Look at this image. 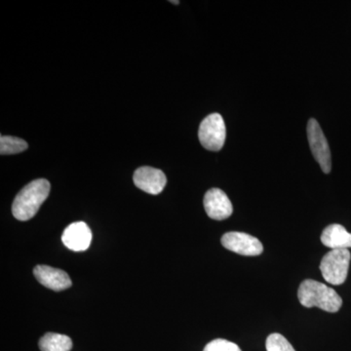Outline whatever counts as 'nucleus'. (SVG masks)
<instances>
[{"label":"nucleus","mask_w":351,"mask_h":351,"mask_svg":"<svg viewBox=\"0 0 351 351\" xmlns=\"http://www.w3.org/2000/svg\"><path fill=\"white\" fill-rule=\"evenodd\" d=\"M50 193V182L45 179L34 180L27 184L15 197L13 216L19 221H29L38 213L39 208Z\"/></svg>","instance_id":"nucleus-1"},{"label":"nucleus","mask_w":351,"mask_h":351,"mask_svg":"<svg viewBox=\"0 0 351 351\" xmlns=\"http://www.w3.org/2000/svg\"><path fill=\"white\" fill-rule=\"evenodd\" d=\"M298 298L302 306L319 307L327 313H338L343 306V300L334 289L313 279H307L300 285Z\"/></svg>","instance_id":"nucleus-2"},{"label":"nucleus","mask_w":351,"mask_h":351,"mask_svg":"<svg viewBox=\"0 0 351 351\" xmlns=\"http://www.w3.org/2000/svg\"><path fill=\"white\" fill-rule=\"evenodd\" d=\"M41 351H69L73 348V341L66 335L47 332L39 341Z\"/></svg>","instance_id":"nucleus-12"},{"label":"nucleus","mask_w":351,"mask_h":351,"mask_svg":"<svg viewBox=\"0 0 351 351\" xmlns=\"http://www.w3.org/2000/svg\"><path fill=\"white\" fill-rule=\"evenodd\" d=\"M321 242L332 250H348L351 248V233L345 226L332 223L323 230Z\"/></svg>","instance_id":"nucleus-11"},{"label":"nucleus","mask_w":351,"mask_h":351,"mask_svg":"<svg viewBox=\"0 0 351 351\" xmlns=\"http://www.w3.org/2000/svg\"><path fill=\"white\" fill-rule=\"evenodd\" d=\"M29 145L23 138L11 137V136H1L0 138V154L2 156L20 154L25 151Z\"/></svg>","instance_id":"nucleus-13"},{"label":"nucleus","mask_w":351,"mask_h":351,"mask_svg":"<svg viewBox=\"0 0 351 351\" xmlns=\"http://www.w3.org/2000/svg\"><path fill=\"white\" fill-rule=\"evenodd\" d=\"M225 121L219 113H212L203 119L198 130L201 145L211 152L221 151L226 142Z\"/></svg>","instance_id":"nucleus-4"},{"label":"nucleus","mask_w":351,"mask_h":351,"mask_svg":"<svg viewBox=\"0 0 351 351\" xmlns=\"http://www.w3.org/2000/svg\"><path fill=\"white\" fill-rule=\"evenodd\" d=\"M133 180L137 188L154 195L162 193L167 184V179L162 171L149 166H144L136 170Z\"/></svg>","instance_id":"nucleus-7"},{"label":"nucleus","mask_w":351,"mask_h":351,"mask_svg":"<svg viewBox=\"0 0 351 351\" xmlns=\"http://www.w3.org/2000/svg\"><path fill=\"white\" fill-rule=\"evenodd\" d=\"M62 241L69 250L75 252L87 250L92 241L91 230L84 221H75L64 230Z\"/></svg>","instance_id":"nucleus-9"},{"label":"nucleus","mask_w":351,"mask_h":351,"mask_svg":"<svg viewBox=\"0 0 351 351\" xmlns=\"http://www.w3.org/2000/svg\"><path fill=\"white\" fill-rule=\"evenodd\" d=\"M203 351H241V350L237 343L223 339H217L210 341Z\"/></svg>","instance_id":"nucleus-15"},{"label":"nucleus","mask_w":351,"mask_h":351,"mask_svg":"<svg viewBox=\"0 0 351 351\" xmlns=\"http://www.w3.org/2000/svg\"><path fill=\"white\" fill-rule=\"evenodd\" d=\"M265 348L267 351H295L285 337L278 332H274L267 337Z\"/></svg>","instance_id":"nucleus-14"},{"label":"nucleus","mask_w":351,"mask_h":351,"mask_svg":"<svg viewBox=\"0 0 351 351\" xmlns=\"http://www.w3.org/2000/svg\"><path fill=\"white\" fill-rule=\"evenodd\" d=\"M351 255L348 250H332L323 257L320 270L323 277L332 285H341L348 278Z\"/></svg>","instance_id":"nucleus-3"},{"label":"nucleus","mask_w":351,"mask_h":351,"mask_svg":"<svg viewBox=\"0 0 351 351\" xmlns=\"http://www.w3.org/2000/svg\"><path fill=\"white\" fill-rule=\"evenodd\" d=\"M203 203L208 216L216 221H223L232 215V201L221 189H209L204 196Z\"/></svg>","instance_id":"nucleus-8"},{"label":"nucleus","mask_w":351,"mask_h":351,"mask_svg":"<svg viewBox=\"0 0 351 351\" xmlns=\"http://www.w3.org/2000/svg\"><path fill=\"white\" fill-rule=\"evenodd\" d=\"M306 131L309 147L314 158L319 164L323 172L329 174L332 169L331 151L319 123L315 119H309Z\"/></svg>","instance_id":"nucleus-5"},{"label":"nucleus","mask_w":351,"mask_h":351,"mask_svg":"<svg viewBox=\"0 0 351 351\" xmlns=\"http://www.w3.org/2000/svg\"><path fill=\"white\" fill-rule=\"evenodd\" d=\"M34 274L41 285L56 292L66 290L71 286L69 274L62 269H55L48 265H38L34 267Z\"/></svg>","instance_id":"nucleus-10"},{"label":"nucleus","mask_w":351,"mask_h":351,"mask_svg":"<svg viewBox=\"0 0 351 351\" xmlns=\"http://www.w3.org/2000/svg\"><path fill=\"white\" fill-rule=\"evenodd\" d=\"M171 3L179 4V1H170Z\"/></svg>","instance_id":"nucleus-16"},{"label":"nucleus","mask_w":351,"mask_h":351,"mask_svg":"<svg viewBox=\"0 0 351 351\" xmlns=\"http://www.w3.org/2000/svg\"><path fill=\"white\" fill-rule=\"evenodd\" d=\"M221 244L228 250L248 257H255L263 252V246L260 240L244 232L226 233L221 237Z\"/></svg>","instance_id":"nucleus-6"}]
</instances>
